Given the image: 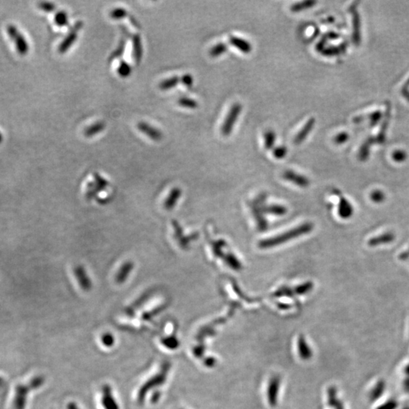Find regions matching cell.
Wrapping results in <instances>:
<instances>
[{"label": "cell", "instance_id": "1", "mask_svg": "<svg viewBox=\"0 0 409 409\" xmlns=\"http://www.w3.org/2000/svg\"><path fill=\"white\" fill-rule=\"evenodd\" d=\"M312 228H313V225H312V224L307 223V224H302V225L299 226L296 228L292 229V230L280 234V235L276 236L275 237L262 240L259 243V246L262 249H268V248H272L274 247V246H279V245L284 244L286 242L297 238V237L304 235V234H309V232L312 231Z\"/></svg>", "mask_w": 409, "mask_h": 409}, {"label": "cell", "instance_id": "2", "mask_svg": "<svg viewBox=\"0 0 409 409\" xmlns=\"http://www.w3.org/2000/svg\"><path fill=\"white\" fill-rule=\"evenodd\" d=\"M242 105L240 103H235L231 106L228 114L226 116L221 127V133L224 137H228L234 129V125L240 116L242 112Z\"/></svg>", "mask_w": 409, "mask_h": 409}, {"label": "cell", "instance_id": "3", "mask_svg": "<svg viewBox=\"0 0 409 409\" xmlns=\"http://www.w3.org/2000/svg\"><path fill=\"white\" fill-rule=\"evenodd\" d=\"M93 177H94L95 182L89 184L87 193H86V196L88 199H93L96 196V193L106 190L109 185V181L103 178L102 176L99 175L97 173L93 174Z\"/></svg>", "mask_w": 409, "mask_h": 409}, {"label": "cell", "instance_id": "4", "mask_svg": "<svg viewBox=\"0 0 409 409\" xmlns=\"http://www.w3.org/2000/svg\"><path fill=\"white\" fill-rule=\"evenodd\" d=\"M83 25H84V24H83L82 21H78V22L76 23V24L71 28V30H70V32L68 33V34L66 36V37H65V40L62 42L60 46H59V53H66V52L73 46L74 42L77 40L78 31H79L80 30L83 28Z\"/></svg>", "mask_w": 409, "mask_h": 409}, {"label": "cell", "instance_id": "5", "mask_svg": "<svg viewBox=\"0 0 409 409\" xmlns=\"http://www.w3.org/2000/svg\"><path fill=\"white\" fill-rule=\"evenodd\" d=\"M74 274L80 287L84 291L88 292L91 290L93 283L84 266L82 265L76 266L74 268Z\"/></svg>", "mask_w": 409, "mask_h": 409}, {"label": "cell", "instance_id": "6", "mask_svg": "<svg viewBox=\"0 0 409 409\" xmlns=\"http://www.w3.org/2000/svg\"><path fill=\"white\" fill-rule=\"evenodd\" d=\"M7 32L11 38L16 43L17 49L21 54H26L28 52V44L22 34L18 32L16 27L9 25L7 28Z\"/></svg>", "mask_w": 409, "mask_h": 409}, {"label": "cell", "instance_id": "7", "mask_svg": "<svg viewBox=\"0 0 409 409\" xmlns=\"http://www.w3.org/2000/svg\"><path fill=\"white\" fill-rule=\"evenodd\" d=\"M134 268V262L131 261L124 262L120 267L119 269L117 271L115 276V282L118 284H122L127 280L129 276Z\"/></svg>", "mask_w": 409, "mask_h": 409}, {"label": "cell", "instance_id": "8", "mask_svg": "<svg viewBox=\"0 0 409 409\" xmlns=\"http://www.w3.org/2000/svg\"><path fill=\"white\" fill-rule=\"evenodd\" d=\"M139 131L143 133L145 135L147 136L148 137L154 141H160L163 137V134L159 130L156 129V127H152L150 124L147 123L140 122L137 125Z\"/></svg>", "mask_w": 409, "mask_h": 409}, {"label": "cell", "instance_id": "9", "mask_svg": "<svg viewBox=\"0 0 409 409\" xmlns=\"http://www.w3.org/2000/svg\"><path fill=\"white\" fill-rule=\"evenodd\" d=\"M181 196H182V190H181V188L179 187L173 188L164 202L163 206L165 210L170 211L174 209L176 205L178 202L179 199H181Z\"/></svg>", "mask_w": 409, "mask_h": 409}, {"label": "cell", "instance_id": "10", "mask_svg": "<svg viewBox=\"0 0 409 409\" xmlns=\"http://www.w3.org/2000/svg\"><path fill=\"white\" fill-rule=\"evenodd\" d=\"M315 125V119L314 118H309L307 122L305 123V125L302 127V129L299 131L296 137L294 138V143L296 145L301 144L305 141V139L307 138L308 136L310 134L311 131L314 129Z\"/></svg>", "mask_w": 409, "mask_h": 409}, {"label": "cell", "instance_id": "11", "mask_svg": "<svg viewBox=\"0 0 409 409\" xmlns=\"http://www.w3.org/2000/svg\"><path fill=\"white\" fill-rule=\"evenodd\" d=\"M133 40V56L136 63L139 64L141 61L143 56V45L142 40L139 34H134L132 37Z\"/></svg>", "mask_w": 409, "mask_h": 409}, {"label": "cell", "instance_id": "12", "mask_svg": "<svg viewBox=\"0 0 409 409\" xmlns=\"http://www.w3.org/2000/svg\"><path fill=\"white\" fill-rule=\"evenodd\" d=\"M230 43L231 45L234 47L238 49L239 50L241 51L243 53H249L252 49V45L249 43V41L244 40V39L240 38L237 37H231Z\"/></svg>", "mask_w": 409, "mask_h": 409}, {"label": "cell", "instance_id": "13", "mask_svg": "<svg viewBox=\"0 0 409 409\" xmlns=\"http://www.w3.org/2000/svg\"><path fill=\"white\" fill-rule=\"evenodd\" d=\"M284 177L287 181H291L293 184L296 185L300 186V187H307L309 185V180L306 177H303L300 174H296L291 171H286L284 174Z\"/></svg>", "mask_w": 409, "mask_h": 409}, {"label": "cell", "instance_id": "14", "mask_svg": "<svg viewBox=\"0 0 409 409\" xmlns=\"http://www.w3.org/2000/svg\"><path fill=\"white\" fill-rule=\"evenodd\" d=\"M317 2L313 0H307V1L299 2V3L293 4L290 7V10L293 12H299L302 11L306 10L315 6Z\"/></svg>", "mask_w": 409, "mask_h": 409}, {"label": "cell", "instance_id": "15", "mask_svg": "<svg viewBox=\"0 0 409 409\" xmlns=\"http://www.w3.org/2000/svg\"><path fill=\"white\" fill-rule=\"evenodd\" d=\"M105 128H106V124L103 121L95 123V124L90 125V127L86 128L85 131H84V135L87 137H93V136L96 135L99 133L102 132Z\"/></svg>", "mask_w": 409, "mask_h": 409}, {"label": "cell", "instance_id": "16", "mask_svg": "<svg viewBox=\"0 0 409 409\" xmlns=\"http://www.w3.org/2000/svg\"><path fill=\"white\" fill-rule=\"evenodd\" d=\"M181 81V78L174 76V77L168 78L159 84V88L162 90H168L170 89L174 88L177 87V84Z\"/></svg>", "mask_w": 409, "mask_h": 409}, {"label": "cell", "instance_id": "17", "mask_svg": "<svg viewBox=\"0 0 409 409\" xmlns=\"http://www.w3.org/2000/svg\"><path fill=\"white\" fill-rule=\"evenodd\" d=\"M103 402H104L105 407L107 409H118V407L115 404V399H113V397H112L109 387H106V389H105Z\"/></svg>", "mask_w": 409, "mask_h": 409}, {"label": "cell", "instance_id": "18", "mask_svg": "<svg viewBox=\"0 0 409 409\" xmlns=\"http://www.w3.org/2000/svg\"><path fill=\"white\" fill-rule=\"evenodd\" d=\"M264 139H265V147L267 149H272L276 140L275 133L271 130H268L264 134Z\"/></svg>", "mask_w": 409, "mask_h": 409}, {"label": "cell", "instance_id": "19", "mask_svg": "<svg viewBox=\"0 0 409 409\" xmlns=\"http://www.w3.org/2000/svg\"><path fill=\"white\" fill-rule=\"evenodd\" d=\"M227 50V45L224 44V43H220L214 46L211 49L209 53H210V56H212V57L216 58L218 57V56H221V55L226 53Z\"/></svg>", "mask_w": 409, "mask_h": 409}, {"label": "cell", "instance_id": "20", "mask_svg": "<svg viewBox=\"0 0 409 409\" xmlns=\"http://www.w3.org/2000/svg\"><path fill=\"white\" fill-rule=\"evenodd\" d=\"M55 21L58 26L63 27L68 25V17L66 12L61 11L55 15Z\"/></svg>", "mask_w": 409, "mask_h": 409}, {"label": "cell", "instance_id": "21", "mask_svg": "<svg viewBox=\"0 0 409 409\" xmlns=\"http://www.w3.org/2000/svg\"><path fill=\"white\" fill-rule=\"evenodd\" d=\"M131 71H132V68H131V65H130L127 62L122 61V62L120 63L119 67H118V74H119L121 77H128V76L131 74Z\"/></svg>", "mask_w": 409, "mask_h": 409}, {"label": "cell", "instance_id": "22", "mask_svg": "<svg viewBox=\"0 0 409 409\" xmlns=\"http://www.w3.org/2000/svg\"><path fill=\"white\" fill-rule=\"evenodd\" d=\"M178 104L182 107L191 109H196L199 106L196 100L187 97L181 98L178 100Z\"/></svg>", "mask_w": 409, "mask_h": 409}, {"label": "cell", "instance_id": "23", "mask_svg": "<svg viewBox=\"0 0 409 409\" xmlns=\"http://www.w3.org/2000/svg\"><path fill=\"white\" fill-rule=\"evenodd\" d=\"M128 15L127 10L123 8H117L111 12L110 17L112 19L120 20L125 18Z\"/></svg>", "mask_w": 409, "mask_h": 409}, {"label": "cell", "instance_id": "24", "mask_svg": "<svg viewBox=\"0 0 409 409\" xmlns=\"http://www.w3.org/2000/svg\"><path fill=\"white\" fill-rule=\"evenodd\" d=\"M384 390V383L383 381H380V383L377 384L374 390L371 391V395H370V399H371V401L375 400L376 399L381 396Z\"/></svg>", "mask_w": 409, "mask_h": 409}, {"label": "cell", "instance_id": "25", "mask_svg": "<svg viewBox=\"0 0 409 409\" xmlns=\"http://www.w3.org/2000/svg\"><path fill=\"white\" fill-rule=\"evenodd\" d=\"M125 40H122V41L120 43L119 46H118V49L114 52L113 54L112 55L111 59H116V58L121 57V56H122L123 53H124V50H125Z\"/></svg>", "mask_w": 409, "mask_h": 409}, {"label": "cell", "instance_id": "26", "mask_svg": "<svg viewBox=\"0 0 409 409\" xmlns=\"http://www.w3.org/2000/svg\"><path fill=\"white\" fill-rule=\"evenodd\" d=\"M287 154V148L284 146L276 148V149H274V152H273V155H274V157L277 159H284Z\"/></svg>", "mask_w": 409, "mask_h": 409}, {"label": "cell", "instance_id": "27", "mask_svg": "<svg viewBox=\"0 0 409 409\" xmlns=\"http://www.w3.org/2000/svg\"><path fill=\"white\" fill-rule=\"evenodd\" d=\"M39 7L43 9V11L46 12H53L56 9V6L54 3H48V2H43V3L39 4Z\"/></svg>", "mask_w": 409, "mask_h": 409}, {"label": "cell", "instance_id": "28", "mask_svg": "<svg viewBox=\"0 0 409 409\" xmlns=\"http://www.w3.org/2000/svg\"><path fill=\"white\" fill-rule=\"evenodd\" d=\"M340 212L342 216H346V215H349V213L351 212L350 206H349V204H348L347 202L345 201V199H343V202H342Z\"/></svg>", "mask_w": 409, "mask_h": 409}, {"label": "cell", "instance_id": "29", "mask_svg": "<svg viewBox=\"0 0 409 409\" xmlns=\"http://www.w3.org/2000/svg\"><path fill=\"white\" fill-rule=\"evenodd\" d=\"M181 82L186 87H191L193 84V76L189 74H185L181 78Z\"/></svg>", "mask_w": 409, "mask_h": 409}, {"label": "cell", "instance_id": "30", "mask_svg": "<svg viewBox=\"0 0 409 409\" xmlns=\"http://www.w3.org/2000/svg\"><path fill=\"white\" fill-rule=\"evenodd\" d=\"M227 260V262L230 265L231 268L235 270L240 269V263H239L238 260L234 255L229 256Z\"/></svg>", "mask_w": 409, "mask_h": 409}, {"label": "cell", "instance_id": "31", "mask_svg": "<svg viewBox=\"0 0 409 409\" xmlns=\"http://www.w3.org/2000/svg\"><path fill=\"white\" fill-rule=\"evenodd\" d=\"M397 405V402L396 401L390 400L387 402V403L380 406L378 409H394Z\"/></svg>", "mask_w": 409, "mask_h": 409}, {"label": "cell", "instance_id": "32", "mask_svg": "<svg viewBox=\"0 0 409 409\" xmlns=\"http://www.w3.org/2000/svg\"><path fill=\"white\" fill-rule=\"evenodd\" d=\"M312 288V284H305V285L301 286L298 288V293H304L307 292V290H310Z\"/></svg>", "mask_w": 409, "mask_h": 409}, {"label": "cell", "instance_id": "33", "mask_svg": "<svg viewBox=\"0 0 409 409\" xmlns=\"http://www.w3.org/2000/svg\"><path fill=\"white\" fill-rule=\"evenodd\" d=\"M382 198H383V195H382L380 192L374 193V195H373V199H374L375 201L381 200Z\"/></svg>", "mask_w": 409, "mask_h": 409}, {"label": "cell", "instance_id": "34", "mask_svg": "<svg viewBox=\"0 0 409 409\" xmlns=\"http://www.w3.org/2000/svg\"><path fill=\"white\" fill-rule=\"evenodd\" d=\"M403 387L405 391H406L407 393H409V377L404 381Z\"/></svg>", "mask_w": 409, "mask_h": 409}, {"label": "cell", "instance_id": "35", "mask_svg": "<svg viewBox=\"0 0 409 409\" xmlns=\"http://www.w3.org/2000/svg\"><path fill=\"white\" fill-rule=\"evenodd\" d=\"M104 341L106 342V345H109L112 343V342L113 341V340H112L110 336L106 335V337H104Z\"/></svg>", "mask_w": 409, "mask_h": 409}, {"label": "cell", "instance_id": "36", "mask_svg": "<svg viewBox=\"0 0 409 409\" xmlns=\"http://www.w3.org/2000/svg\"><path fill=\"white\" fill-rule=\"evenodd\" d=\"M345 140V136L344 134H341V135L338 136V137L336 138V142L337 143H343Z\"/></svg>", "mask_w": 409, "mask_h": 409}, {"label": "cell", "instance_id": "37", "mask_svg": "<svg viewBox=\"0 0 409 409\" xmlns=\"http://www.w3.org/2000/svg\"><path fill=\"white\" fill-rule=\"evenodd\" d=\"M405 374H408V375H409V365H408V366L406 367V368H405Z\"/></svg>", "mask_w": 409, "mask_h": 409}, {"label": "cell", "instance_id": "38", "mask_svg": "<svg viewBox=\"0 0 409 409\" xmlns=\"http://www.w3.org/2000/svg\"><path fill=\"white\" fill-rule=\"evenodd\" d=\"M1 140H2V135L1 134H0V142H1Z\"/></svg>", "mask_w": 409, "mask_h": 409}, {"label": "cell", "instance_id": "39", "mask_svg": "<svg viewBox=\"0 0 409 409\" xmlns=\"http://www.w3.org/2000/svg\"><path fill=\"white\" fill-rule=\"evenodd\" d=\"M405 409H409V408H405Z\"/></svg>", "mask_w": 409, "mask_h": 409}]
</instances>
